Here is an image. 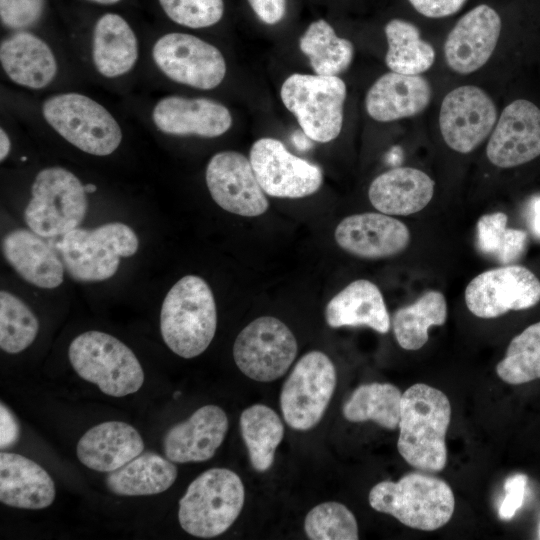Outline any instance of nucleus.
Wrapping results in <instances>:
<instances>
[{"instance_id":"1","label":"nucleus","mask_w":540,"mask_h":540,"mask_svg":"<svg viewBox=\"0 0 540 540\" xmlns=\"http://www.w3.org/2000/svg\"><path fill=\"white\" fill-rule=\"evenodd\" d=\"M450 421L448 397L425 383L413 384L401 398L399 454L420 471H442L447 464L445 440Z\"/></svg>"},{"instance_id":"2","label":"nucleus","mask_w":540,"mask_h":540,"mask_svg":"<svg viewBox=\"0 0 540 540\" xmlns=\"http://www.w3.org/2000/svg\"><path fill=\"white\" fill-rule=\"evenodd\" d=\"M217 328V309L207 282L196 275L179 279L166 294L160 330L167 347L186 359L203 353Z\"/></svg>"},{"instance_id":"3","label":"nucleus","mask_w":540,"mask_h":540,"mask_svg":"<svg viewBox=\"0 0 540 540\" xmlns=\"http://www.w3.org/2000/svg\"><path fill=\"white\" fill-rule=\"evenodd\" d=\"M368 499L374 510L423 531L443 527L455 509V497L449 484L422 472L407 473L397 482H379L370 490Z\"/></svg>"},{"instance_id":"4","label":"nucleus","mask_w":540,"mask_h":540,"mask_svg":"<svg viewBox=\"0 0 540 540\" xmlns=\"http://www.w3.org/2000/svg\"><path fill=\"white\" fill-rule=\"evenodd\" d=\"M244 499V485L235 472L211 468L196 477L180 499L179 523L195 537L219 536L235 522Z\"/></svg>"},{"instance_id":"5","label":"nucleus","mask_w":540,"mask_h":540,"mask_svg":"<svg viewBox=\"0 0 540 540\" xmlns=\"http://www.w3.org/2000/svg\"><path fill=\"white\" fill-rule=\"evenodd\" d=\"M68 357L74 371L106 395L124 397L144 383V371L134 352L108 333H81L70 343Z\"/></svg>"},{"instance_id":"6","label":"nucleus","mask_w":540,"mask_h":540,"mask_svg":"<svg viewBox=\"0 0 540 540\" xmlns=\"http://www.w3.org/2000/svg\"><path fill=\"white\" fill-rule=\"evenodd\" d=\"M138 247L134 230L120 222L93 229L75 228L58 243L65 270L79 282L111 278L119 268L120 258L134 255Z\"/></svg>"},{"instance_id":"7","label":"nucleus","mask_w":540,"mask_h":540,"mask_svg":"<svg viewBox=\"0 0 540 540\" xmlns=\"http://www.w3.org/2000/svg\"><path fill=\"white\" fill-rule=\"evenodd\" d=\"M345 82L338 76L294 73L280 89L281 101L312 141L336 139L343 126Z\"/></svg>"},{"instance_id":"8","label":"nucleus","mask_w":540,"mask_h":540,"mask_svg":"<svg viewBox=\"0 0 540 540\" xmlns=\"http://www.w3.org/2000/svg\"><path fill=\"white\" fill-rule=\"evenodd\" d=\"M46 122L66 141L95 156L112 154L122 141V130L100 103L79 93H61L42 105Z\"/></svg>"},{"instance_id":"9","label":"nucleus","mask_w":540,"mask_h":540,"mask_svg":"<svg viewBox=\"0 0 540 540\" xmlns=\"http://www.w3.org/2000/svg\"><path fill=\"white\" fill-rule=\"evenodd\" d=\"M25 209L30 230L41 237L63 236L84 220L88 200L84 185L69 170L47 167L35 177Z\"/></svg>"},{"instance_id":"10","label":"nucleus","mask_w":540,"mask_h":540,"mask_svg":"<svg viewBox=\"0 0 540 540\" xmlns=\"http://www.w3.org/2000/svg\"><path fill=\"white\" fill-rule=\"evenodd\" d=\"M336 369L323 352L304 354L295 364L280 394L286 423L297 431H307L322 419L336 387Z\"/></svg>"},{"instance_id":"11","label":"nucleus","mask_w":540,"mask_h":540,"mask_svg":"<svg viewBox=\"0 0 540 540\" xmlns=\"http://www.w3.org/2000/svg\"><path fill=\"white\" fill-rule=\"evenodd\" d=\"M297 340L280 319L258 317L245 326L233 345L239 370L258 382H271L283 376L296 358Z\"/></svg>"},{"instance_id":"12","label":"nucleus","mask_w":540,"mask_h":540,"mask_svg":"<svg viewBox=\"0 0 540 540\" xmlns=\"http://www.w3.org/2000/svg\"><path fill=\"white\" fill-rule=\"evenodd\" d=\"M152 57L159 70L172 81L200 90H211L225 78L227 65L213 44L187 33L161 36Z\"/></svg>"},{"instance_id":"13","label":"nucleus","mask_w":540,"mask_h":540,"mask_svg":"<svg viewBox=\"0 0 540 540\" xmlns=\"http://www.w3.org/2000/svg\"><path fill=\"white\" fill-rule=\"evenodd\" d=\"M464 298L473 315L483 319L496 318L538 304L540 280L524 266H502L474 277L465 289Z\"/></svg>"},{"instance_id":"14","label":"nucleus","mask_w":540,"mask_h":540,"mask_svg":"<svg viewBox=\"0 0 540 540\" xmlns=\"http://www.w3.org/2000/svg\"><path fill=\"white\" fill-rule=\"evenodd\" d=\"M249 159L263 191L272 197L304 198L316 193L323 183L319 166L292 154L275 138L256 140Z\"/></svg>"},{"instance_id":"15","label":"nucleus","mask_w":540,"mask_h":540,"mask_svg":"<svg viewBox=\"0 0 540 540\" xmlns=\"http://www.w3.org/2000/svg\"><path fill=\"white\" fill-rule=\"evenodd\" d=\"M497 109L491 97L475 85L459 86L443 98L439 126L445 143L459 153H470L492 132Z\"/></svg>"},{"instance_id":"16","label":"nucleus","mask_w":540,"mask_h":540,"mask_svg":"<svg viewBox=\"0 0 540 540\" xmlns=\"http://www.w3.org/2000/svg\"><path fill=\"white\" fill-rule=\"evenodd\" d=\"M206 185L214 202L227 212L257 217L269 207L251 165L242 153L226 150L213 155L206 167Z\"/></svg>"},{"instance_id":"17","label":"nucleus","mask_w":540,"mask_h":540,"mask_svg":"<svg viewBox=\"0 0 540 540\" xmlns=\"http://www.w3.org/2000/svg\"><path fill=\"white\" fill-rule=\"evenodd\" d=\"M488 160L513 168L540 155V108L529 100L508 104L496 122L486 147Z\"/></svg>"},{"instance_id":"18","label":"nucleus","mask_w":540,"mask_h":540,"mask_svg":"<svg viewBox=\"0 0 540 540\" xmlns=\"http://www.w3.org/2000/svg\"><path fill=\"white\" fill-rule=\"evenodd\" d=\"M334 238L345 252L363 259H382L404 251L410 242L408 227L381 212L353 214L336 226Z\"/></svg>"},{"instance_id":"19","label":"nucleus","mask_w":540,"mask_h":540,"mask_svg":"<svg viewBox=\"0 0 540 540\" xmlns=\"http://www.w3.org/2000/svg\"><path fill=\"white\" fill-rule=\"evenodd\" d=\"M501 26L499 14L486 4L468 11L446 38L444 56L448 66L459 74L480 69L496 48Z\"/></svg>"},{"instance_id":"20","label":"nucleus","mask_w":540,"mask_h":540,"mask_svg":"<svg viewBox=\"0 0 540 540\" xmlns=\"http://www.w3.org/2000/svg\"><path fill=\"white\" fill-rule=\"evenodd\" d=\"M152 119L161 132L176 136L215 138L225 134L232 126L229 109L203 97H164L154 106Z\"/></svg>"},{"instance_id":"21","label":"nucleus","mask_w":540,"mask_h":540,"mask_svg":"<svg viewBox=\"0 0 540 540\" xmlns=\"http://www.w3.org/2000/svg\"><path fill=\"white\" fill-rule=\"evenodd\" d=\"M228 426L227 414L221 407L202 406L166 432L164 454L174 463L207 461L221 446Z\"/></svg>"},{"instance_id":"22","label":"nucleus","mask_w":540,"mask_h":540,"mask_svg":"<svg viewBox=\"0 0 540 540\" xmlns=\"http://www.w3.org/2000/svg\"><path fill=\"white\" fill-rule=\"evenodd\" d=\"M431 97L432 88L424 77L390 71L369 88L365 108L372 119L390 122L421 113Z\"/></svg>"},{"instance_id":"23","label":"nucleus","mask_w":540,"mask_h":540,"mask_svg":"<svg viewBox=\"0 0 540 540\" xmlns=\"http://www.w3.org/2000/svg\"><path fill=\"white\" fill-rule=\"evenodd\" d=\"M144 441L130 424L107 421L87 430L79 439L76 453L86 467L99 471H114L141 454Z\"/></svg>"},{"instance_id":"24","label":"nucleus","mask_w":540,"mask_h":540,"mask_svg":"<svg viewBox=\"0 0 540 540\" xmlns=\"http://www.w3.org/2000/svg\"><path fill=\"white\" fill-rule=\"evenodd\" d=\"M56 495L49 473L33 460L16 453H0V501L2 504L38 510L50 506Z\"/></svg>"},{"instance_id":"25","label":"nucleus","mask_w":540,"mask_h":540,"mask_svg":"<svg viewBox=\"0 0 540 540\" xmlns=\"http://www.w3.org/2000/svg\"><path fill=\"white\" fill-rule=\"evenodd\" d=\"M435 182L425 172L397 167L378 175L370 184L368 198L387 215L407 216L424 209L434 194Z\"/></svg>"},{"instance_id":"26","label":"nucleus","mask_w":540,"mask_h":540,"mask_svg":"<svg viewBox=\"0 0 540 540\" xmlns=\"http://www.w3.org/2000/svg\"><path fill=\"white\" fill-rule=\"evenodd\" d=\"M32 230L16 229L2 240L4 258L28 283L43 289L60 286L64 264L51 247Z\"/></svg>"},{"instance_id":"27","label":"nucleus","mask_w":540,"mask_h":540,"mask_svg":"<svg viewBox=\"0 0 540 540\" xmlns=\"http://www.w3.org/2000/svg\"><path fill=\"white\" fill-rule=\"evenodd\" d=\"M0 62L10 80L30 89L49 85L58 70L49 45L27 31L16 32L1 42Z\"/></svg>"},{"instance_id":"28","label":"nucleus","mask_w":540,"mask_h":540,"mask_svg":"<svg viewBox=\"0 0 540 540\" xmlns=\"http://www.w3.org/2000/svg\"><path fill=\"white\" fill-rule=\"evenodd\" d=\"M325 320L331 328L366 326L381 334L391 326L381 291L366 279L355 280L337 293L326 305Z\"/></svg>"},{"instance_id":"29","label":"nucleus","mask_w":540,"mask_h":540,"mask_svg":"<svg viewBox=\"0 0 540 540\" xmlns=\"http://www.w3.org/2000/svg\"><path fill=\"white\" fill-rule=\"evenodd\" d=\"M138 55L137 37L123 17L106 13L97 20L92 35V61L102 76L116 78L128 73Z\"/></svg>"},{"instance_id":"30","label":"nucleus","mask_w":540,"mask_h":540,"mask_svg":"<svg viewBox=\"0 0 540 540\" xmlns=\"http://www.w3.org/2000/svg\"><path fill=\"white\" fill-rule=\"evenodd\" d=\"M174 462L166 456L142 452L120 468L108 472V489L120 496H148L168 490L177 478Z\"/></svg>"},{"instance_id":"31","label":"nucleus","mask_w":540,"mask_h":540,"mask_svg":"<svg viewBox=\"0 0 540 540\" xmlns=\"http://www.w3.org/2000/svg\"><path fill=\"white\" fill-rule=\"evenodd\" d=\"M447 319V302L442 292L430 290L414 303L401 307L393 315L392 327L399 346L419 350L428 341V329L442 326Z\"/></svg>"},{"instance_id":"32","label":"nucleus","mask_w":540,"mask_h":540,"mask_svg":"<svg viewBox=\"0 0 540 540\" xmlns=\"http://www.w3.org/2000/svg\"><path fill=\"white\" fill-rule=\"evenodd\" d=\"M301 52L317 75L338 76L351 64L353 43L339 37L324 19L313 21L299 39Z\"/></svg>"},{"instance_id":"33","label":"nucleus","mask_w":540,"mask_h":540,"mask_svg":"<svg viewBox=\"0 0 540 540\" xmlns=\"http://www.w3.org/2000/svg\"><path fill=\"white\" fill-rule=\"evenodd\" d=\"M239 424L252 467L258 472L267 471L284 436L280 417L272 408L254 404L242 412Z\"/></svg>"},{"instance_id":"34","label":"nucleus","mask_w":540,"mask_h":540,"mask_svg":"<svg viewBox=\"0 0 540 540\" xmlns=\"http://www.w3.org/2000/svg\"><path fill=\"white\" fill-rule=\"evenodd\" d=\"M402 394L391 383L362 384L344 403L343 416L350 422L371 420L385 429L394 430L399 425Z\"/></svg>"},{"instance_id":"35","label":"nucleus","mask_w":540,"mask_h":540,"mask_svg":"<svg viewBox=\"0 0 540 540\" xmlns=\"http://www.w3.org/2000/svg\"><path fill=\"white\" fill-rule=\"evenodd\" d=\"M388 50L385 62L390 71L420 75L434 63L433 46L420 36L419 29L402 19H392L385 25Z\"/></svg>"},{"instance_id":"36","label":"nucleus","mask_w":540,"mask_h":540,"mask_svg":"<svg viewBox=\"0 0 540 540\" xmlns=\"http://www.w3.org/2000/svg\"><path fill=\"white\" fill-rule=\"evenodd\" d=\"M496 373L512 385L540 379V321L510 341L504 358L496 365Z\"/></svg>"},{"instance_id":"37","label":"nucleus","mask_w":540,"mask_h":540,"mask_svg":"<svg viewBox=\"0 0 540 540\" xmlns=\"http://www.w3.org/2000/svg\"><path fill=\"white\" fill-rule=\"evenodd\" d=\"M508 217L503 212L482 215L477 222L479 250L503 264L517 261L527 247V233L508 228Z\"/></svg>"},{"instance_id":"38","label":"nucleus","mask_w":540,"mask_h":540,"mask_svg":"<svg viewBox=\"0 0 540 540\" xmlns=\"http://www.w3.org/2000/svg\"><path fill=\"white\" fill-rule=\"evenodd\" d=\"M39 331L33 311L17 296L0 292V347L6 353L17 354L28 348Z\"/></svg>"},{"instance_id":"39","label":"nucleus","mask_w":540,"mask_h":540,"mask_svg":"<svg viewBox=\"0 0 540 540\" xmlns=\"http://www.w3.org/2000/svg\"><path fill=\"white\" fill-rule=\"evenodd\" d=\"M304 530L312 540H356L358 524L354 514L342 503L325 502L306 515Z\"/></svg>"},{"instance_id":"40","label":"nucleus","mask_w":540,"mask_h":540,"mask_svg":"<svg viewBox=\"0 0 540 540\" xmlns=\"http://www.w3.org/2000/svg\"><path fill=\"white\" fill-rule=\"evenodd\" d=\"M173 22L193 29L217 24L224 14L223 0H158Z\"/></svg>"},{"instance_id":"41","label":"nucleus","mask_w":540,"mask_h":540,"mask_svg":"<svg viewBox=\"0 0 540 540\" xmlns=\"http://www.w3.org/2000/svg\"><path fill=\"white\" fill-rule=\"evenodd\" d=\"M44 7L45 0H0L1 22L7 28L24 30L40 20Z\"/></svg>"},{"instance_id":"42","label":"nucleus","mask_w":540,"mask_h":540,"mask_svg":"<svg viewBox=\"0 0 540 540\" xmlns=\"http://www.w3.org/2000/svg\"><path fill=\"white\" fill-rule=\"evenodd\" d=\"M527 483L528 477L525 474H515L506 479L504 483L505 497L498 510L501 520L508 521L512 519L517 510L521 508Z\"/></svg>"},{"instance_id":"43","label":"nucleus","mask_w":540,"mask_h":540,"mask_svg":"<svg viewBox=\"0 0 540 540\" xmlns=\"http://www.w3.org/2000/svg\"><path fill=\"white\" fill-rule=\"evenodd\" d=\"M466 0H409L413 8L429 18H442L456 13Z\"/></svg>"},{"instance_id":"44","label":"nucleus","mask_w":540,"mask_h":540,"mask_svg":"<svg viewBox=\"0 0 540 540\" xmlns=\"http://www.w3.org/2000/svg\"><path fill=\"white\" fill-rule=\"evenodd\" d=\"M256 16L267 25L279 23L286 12V0H247Z\"/></svg>"},{"instance_id":"45","label":"nucleus","mask_w":540,"mask_h":540,"mask_svg":"<svg viewBox=\"0 0 540 540\" xmlns=\"http://www.w3.org/2000/svg\"><path fill=\"white\" fill-rule=\"evenodd\" d=\"M20 437L19 423L12 411L0 403V448L2 450L13 446Z\"/></svg>"},{"instance_id":"46","label":"nucleus","mask_w":540,"mask_h":540,"mask_svg":"<svg viewBox=\"0 0 540 540\" xmlns=\"http://www.w3.org/2000/svg\"><path fill=\"white\" fill-rule=\"evenodd\" d=\"M526 217L530 231L540 240V195L533 197L529 201Z\"/></svg>"},{"instance_id":"47","label":"nucleus","mask_w":540,"mask_h":540,"mask_svg":"<svg viewBox=\"0 0 540 540\" xmlns=\"http://www.w3.org/2000/svg\"><path fill=\"white\" fill-rule=\"evenodd\" d=\"M11 150V141L6 131L0 129V160L4 161Z\"/></svg>"},{"instance_id":"48","label":"nucleus","mask_w":540,"mask_h":540,"mask_svg":"<svg viewBox=\"0 0 540 540\" xmlns=\"http://www.w3.org/2000/svg\"><path fill=\"white\" fill-rule=\"evenodd\" d=\"M89 1H92L98 4H103V5H112V4L118 3L120 0H89Z\"/></svg>"},{"instance_id":"49","label":"nucleus","mask_w":540,"mask_h":540,"mask_svg":"<svg viewBox=\"0 0 540 540\" xmlns=\"http://www.w3.org/2000/svg\"><path fill=\"white\" fill-rule=\"evenodd\" d=\"M84 187H85L86 193H93L97 190L96 185L91 184V183L84 185Z\"/></svg>"},{"instance_id":"50","label":"nucleus","mask_w":540,"mask_h":540,"mask_svg":"<svg viewBox=\"0 0 540 540\" xmlns=\"http://www.w3.org/2000/svg\"><path fill=\"white\" fill-rule=\"evenodd\" d=\"M21 160H22V161H25V160H26V157H22Z\"/></svg>"},{"instance_id":"51","label":"nucleus","mask_w":540,"mask_h":540,"mask_svg":"<svg viewBox=\"0 0 540 540\" xmlns=\"http://www.w3.org/2000/svg\"><path fill=\"white\" fill-rule=\"evenodd\" d=\"M539 538H540V528H539Z\"/></svg>"}]
</instances>
